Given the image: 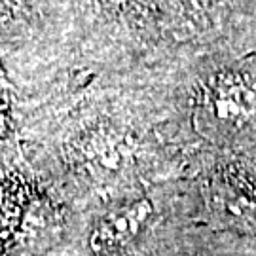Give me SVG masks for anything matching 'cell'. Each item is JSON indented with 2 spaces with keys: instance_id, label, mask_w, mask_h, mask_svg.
Listing matches in <instances>:
<instances>
[{
  "instance_id": "3957f363",
  "label": "cell",
  "mask_w": 256,
  "mask_h": 256,
  "mask_svg": "<svg viewBox=\"0 0 256 256\" xmlns=\"http://www.w3.org/2000/svg\"><path fill=\"white\" fill-rule=\"evenodd\" d=\"M6 16H8V4H6V0H0V19Z\"/></svg>"
},
{
  "instance_id": "277c9868",
  "label": "cell",
  "mask_w": 256,
  "mask_h": 256,
  "mask_svg": "<svg viewBox=\"0 0 256 256\" xmlns=\"http://www.w3.org/2000/svg\"><path fill=\"white\" fill-rule=\"evenodd\" d=\"M112 2H122V0H112Z\"/></svg>"
},
{
  "instance_id": "6da1fadb",
  "label": "cell",
  "mask_w": 256,
  "mask_h": 256,
  "mask_svg": "<svg viewBox=\"0 0 256 256\" xmlns=\"http://www.w3.org/2000/svg\"><path fill=\"white\" fill-rule=\"evenodd\" d=\"M256 114V92L241 76L220 74L203 90L196 124L210 138H226Z\"/></svg>"
},
{
  "instance_id": "7a4b0ae2",
  "label": "cell",
  "mask_w": 256,
  "mask_h": 256,
  "mask_svg": "<svg viewBox=\"0 0 256 256\" xmlns=\"http://www.w3.org/2000/svg\"><path fill=\"white\" fill-rule=\"evenodd\" d=\"M152 207L148 202H138L120 207L99 220L92 236V248L95 254L108 256L126 248L144 228Z\"/></svg>"
}]
</instances>
